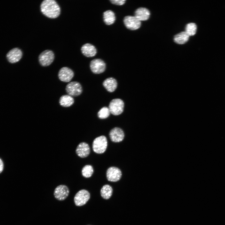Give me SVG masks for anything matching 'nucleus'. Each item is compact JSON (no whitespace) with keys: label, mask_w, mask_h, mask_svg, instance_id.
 Wrapping results in <instances>:
<instances>
[{"label":"nucleus","mask_w":225,"mask_h":225,"mask_svg":"<svg viewBox=\"0 0 225 225\" xmlns=\"http://www.w3.org/2000/svg\"><path fill=\"white\" fill-rule=\"evenodd\" d=\"M41 12L46 17L51 18H57L60 13V8L54 0H44L40 5Z\"/></svg>","instance_id":"f257e3e1"},{"label":"nucleus","mask_w":225,"mask_h":225,"mask_svg":"<svg viewBox=\"0 0 225 225\" xmlns=\"http://www.w3.org/2000/svg\"><path fill=\"white\" fill-rule=\"evenodd\" d=\"M108 146L106 137L102 135L96 138L93 140L92 148L93 151L98 154H102L106 150Z\"/></svg>","instance_id":"f03ea898"},{"label":"nucleus","mask_w":225,"mask_h":225,"mask_svg":"<svg viewBox=\"0 0 225 225\" xmlns=\"http://www.w3.org/2000/svg\"><path fill=\"white\" fill-rule=\"evenodd\" d=\"M124 103L119 98L112 99L110 102L108 108L110 113L114 115H118L121 114L123 111Z\"/></svg>","instance_id":"7ed1b4c3"},{"label":"nucleus","mask_w":225,"mask_h":225,"mask_svg":"<svg viewBox=\"0 0 225 225\" xmlns=\"http://www.w3.org/2000/svg\"><path fill=\"white\" fill-rule=\"evenodd\" d=\"M54 57V53L52 51L46 50L42 52L39 55V62L41 66H47L52 62Z\"/></svg>","instance_id":"20e7f679"},{"label":"nucleus","mask_w":225,"mask_h":225,"mask_svg":"<svg viewBox=\"0 0 225 225\" xmlns=\"http://www.w3.org/2000/svg\"><path fill=\"white\" fill-rule=\"evenodd\" d=\"M90 198L89 192L85 189L79 190L76 194L74 198V202L78 206H81L85 204Z\"/></svg>","instance_id":"39448f33"},{"label":"nucleus","mask_w":225,"mask_h":225,"mask_svg":"<svg viewBox=\"0 0 225 225\" xmlns=\"http://www.w3.org/2000/svg\"><path fill=\"white\" fill-rule=\"evenodd\" d=\"M66 90L68 95L76 97L80 95L82 92V88L80 84L76 81L69 83L66 86Z\"/></svg>","instance_id":"423d86ee"},{"label":"nucleus","mask_w":225,"mask_h":225,"mask_svg":"<svg viewBox=\"0 0 225 225\" xmlns=\"http://www.w3.org/2000/svg\"><path fill=\"white\" fill-rule=\"evenodd\" d=\"M123 22L127 28L132 30L138 29L141 25V21L135 17L131 16L125 17L123 19Z\"/></svg>","instance_id":"0eeeda50"},{"label":"nucleus","mask_w":225,"mask_h":225,"mask_svg":"<svg viewBox=\"0 0 225 225\" xmlns=\"http://www.w3.org/2000/svg\"><path fill=\"white\" fill-rule=\"evenodd\" d=\"M122 173L121 170L118 168L111 167L109 168L106 172V177L108 181L116 182L121 179Z\"/></svg>","instance_id":"6e6552de"},{"label":"nucleus","mask_w":225,"mask_h":225,"mask_svg":"<svg viewBox=\"0 0 225 225\" xmlns=\"http://www.w3.org/2000/svg\"><path fill=\"white\" fill-rule=\"evenodd\" d=\"M90 68L92 71L95 74H100L103 72L106 68L104 62L100 59H95L91 61Z\"/></svg>","instance_id":"1a4fd4ad"},{"label":"nucleus","mask_w":225,"mask_h":225,"mask_svg":"<svg viewBox=\"0 0 225 225\" xmlns=\"http://www.w3.org/2000/svg\"><path fill=\"white\" fill-rule=\"evenodd\" d=\"M69 192V189L66 186L61 185L57 186L55 189L54 195L57 199L62 201L67 198Z\"/></svg>","instance_id":"9d476101"},{"label":"nucleus","mask_w":225,"mask_h":225,"mask_svg":"<svg viewBox=\"0 0 225 225\" xmlns=\"http://www.w3.org/2000/svg\"><path fill=\"white\" fill-rule=\"evenodd\" d=\"M74 75L73 71L67 67L61 68L58 73V77L62 81L68 82L72 79Z\"/></svg>","instance_id":"9b49d317"},{"label":"nucleus","mask_w":225,"mask_h":225,"mask_svg":"<svg viewBox=\"0 0 225 225\" xmlns=\"http://www.w3.org/2000/svg\"><path fill=\"white\" fill-rule=\"evenodd\" d=\"M123 131L121 128L115 127L112 129L109 133L111 140L113 142H119L122 141L124 138Z\"/></svg>","instance_id":"f8f14e48"},{"label":"nucleus","mask_w":225,"mask_h":225,"mask_svg":"<svg viewBox=\"0 0 225 225\" xmlns=\"http://www.w3.org/2000/svg\"><path fill=\"white\" fill-rule=\"evenodd\" d=\"M22 52L20 49L14 48L8 52L6 56L10 62L14 63L19 61L22 58Z\"/></svg>","instance_id":"ddd939ff"},{"label":"nucleus","mask_w":225,"mask_h":225,"mask_svg":"<svg viewBox=\"0 0 225 225\" xmlns=\"http://www.w3.org/2000/svg\"><path fill=\"white\" fill-rule=\"evenodd\" d=\"M90 148L88 144L85 142L80 143L77 146L76 152L79 157L85 158L88 157L90 153Z\"/></svg>","instance_id":"4468645a"},{"label":"nucleus","mask_w":225,"mask_h":225,"mask_svg":"<svg viewBox=\"0 0 225 225\" xmlns=\"http://www.w3.org/2000/svg\"><path fill=\"white\" fill-rule=\"evenodd\" d=\"M81 51L83 55L88 57H93L97 53V50L95 47L88 43L83 45L81 47Z\"/></svg>","instance_id":"2eb2a0df"},{"label":"nucleus","mask_w":225,"mask_h":225,"mask_svg":"<svg viewBox=\"0 0 225 225\" xmlns=\"http://www.w3.org/2000/svg\"><path fill=\"white\" fill-rule=\"evenodd\" d=\"M150 15L149 10L146 8L141 7L136 10L135 12V17L140 21L148 20Z\"/></svg>","instance_id":"dca6fc26"},{"label":"nucleus","mask_w":225,"mask_h":225,"mask_svg":"<svg viewBox=\"0 0 225 225\" xmlns=\"http://www.w3.org/2000/svg\"><path fill=\"white\" fill-rule=\"evenodd\" d=\"M117 82L113 78L110 77L105 79L103 82V85L106 89L109 92H113L117 87Z\"/></svg>","instance_id":"f3484780"},{"label":"nucleus","mask_w":225,"mask_h":225,"mask_svg":"<svg viewBox=\"0 0 225 225\" xmlns=\"http://www.w3.org/2000/svg\"><path fill=\"white\" fill-rule=\"evenodd\" d=\"M103 19L105 23L107 25H111L115 21L116 17L115 13L111 10H107L103 12Z\"/></svg>","instance_id":"a211bd4d"},{"label":"nucleus","mask_w":225,"mask_h":225,"mask_svg":"<svg viewBox=\"0 0 225 225\" xmlns=\"http://www.w3.org/2000/svg\"><path fill=\"white\" fill-rule=\"evenodd\" d=\"M74 102L73 98L68 95L62 96L59 100L60 104L65 107H69L72 105Z\"/></svg>","instance_id":"6ab92c4d"},{"label":"nucleus","mask_w":225,"mask_h":225,"mask_svg":"<svg viewBox=\"0 0 225 225\" xmlns=\"http://www.w3.org/2000/svg\"><path fill=\"white\" fill-rule=\"evenodd\" d=\"M189 36L185 32H181L176 35L174 38V41L178 44H182L186 43L189 39Z\"/></svg>","instance_id":"aec40b11"},{"label":"nucleus","mask_w":225,"mask_h":225,"mask_svg":"<svg viewBox=\"0 0 225 225\" xmlns=\"http://www.w3.org/2000/svg\"><path fill=\"white\" fill-rule=\"evenodd\" d=\"M113 190L109 185L106 184L103 186L100 191L102 197L105 199H109L112 195Z\"/></svg>","instance_id":"412c9836"},{"label":"nucleus","mask_w":225,"mask_h":225,"mask_svg":"<svg viewBox=\"0 0 225 225\" xmlns=\"http://www.w3.org/2000/svg\"><path fill=\"white\" fill-rule=\"evenodd\" d=\"M197 26L194 23H190L186 26L185 32L189 36L194 35L197 31Z\"/></svg>","instance_id":"4be33fe9"},{"label":"nucleus","mask_w":225,"mask_h":225,"mask_svg":"<svg viewBox=\"0 0 225 225\" xmlns=\"http://www.w3.org/2000/svg\"><path fill=\"white\" fill-rule=\"evenodd\" d=\"M93 169L92 167L89 165L85 166L82 170V175L86 178L90 177L93 172Z\"/></svg>","instance_id":"5701e85b"},{"label":"nucleus","mask_w":225,"mask_h":225,"mask_svg":"<svg viewBox=\"0 0 225 225\" xmlns=\"http://www.w3.org/2000/svg\"><path fill=\"white\" fill-rule=\"evenodd\" d=\"M110 113L108 108L104 107L101 108L98 111V116L99 118L104 119L108 117Z\"/></svg>","instance_id":"b1692460"},{"label":"nucleus","mask_w":225,"mask_h":225,"mask_svg":"<svg viewBox=\"0 0 225 225\" xmlns=\"http://www.w3.org/2000/svg\"><path fill=\"white\" fill-rule=\"evenodd\" d=\"M110 2L112 4L118 5H122L124 4L125 2V0H112Z\"/></svg>","instance_id":"393cba45"},{"label":"nucleus","mask_w":225,"mask_h":225,"mask_svg":"<svg viewBox=\"0 0 225 225\" xmlns=\"http://www.w3.org/2000/svg\"><path fill=\"white\" fill-rule=\"evenodd\" d=\"M3 168V164L2 161L0 158V173L2 171Z\"/></svg>","instance_id":"a878e982"}]
</instances>
